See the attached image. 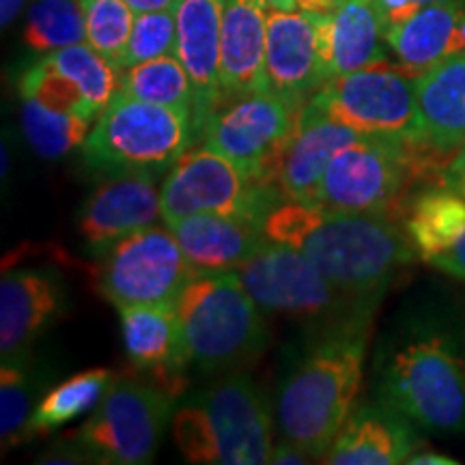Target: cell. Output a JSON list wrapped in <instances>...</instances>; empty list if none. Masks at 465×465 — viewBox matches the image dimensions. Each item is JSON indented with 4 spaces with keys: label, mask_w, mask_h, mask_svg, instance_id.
Listing matches in <instances>:
<instances>
[{
    "label": "cell",
    "mask_w": 465,
    "mask_h": 465,
    "mask_svg": "<svg viewBox=\"0 0 465 465\" xmlns=\"http://www.w3.org/2000/svg\"><path fill=\"white\" fill-rule=\"evenodd\" d=\"M377 3H380L386 28L391 31L392 26H397L401 22H405L407 17L414 15L418 9L438 3V0H377Z\"/></svg>",
    "instance_id": "cell-37"
},
{
    "label": "cell",
    "mask_w": 465,
    "mask_h": 465,
    "mask_svg": "<svg viewBox=\"0 0 465 465\" xmlns=\"http://www.w3.org/2000/svg\"><path fill=\"white\" fill-rule=\"evenodd\" d=\"M158 174H110L93 190L78 213V229L93 252H104L121 237L155 224L162 216Z\"/></svg>",
    "instance_id": "cell-16"
},
{
    "label": "cell",
    "mask_w": 465,
    "mask_h": 465,
    "mask_svg": "<svg viewBox=\"0 0 465 465\" xmlns=\"http://www.w3.org/2000/svg\"><path fill=\"white\" fill-rule=\"evenodd\" d=\"M438 183L465 199V144L446 158L438 173Z\"/></svg>",
    "instance_id": "cell-36"
},
{
    "label": "cell",
    "mask_w": 465,
    "mask_h": 465,
    "mask_svg": "<svg viewBox=\"0 0 465 465\" xmlns=\"http://www.w3.org/2000/svg\"><path fill=\"white\" fill-rule=\"evenodd\" d=\"M272 9L281 11H298V0H265Z\"/></svg>",
    "instance_id": "cell-44"
},
{
    "label": "cell",
    "mask_w": 465,
    "mask_h": 465,
    "mask_svg": "<svg viewBox=\"0 0 465 465\" xmlns=\"http://www.w3.org/2000/svg\"><path fill=\"white\" fill-rule=\"evenodd\" d=\"M438 270L446 272V274L459 278V281H465V232L459 237L455 246H452L449 252H444L431 263Z\"/></svg>",
    "instance_id": "cell-39"
},
{
    "label": "cell",
    "mask_w": 465,
    "mask_h": 465,
    "mask_svg": "<svg viewBox=\"0 0 465 465\" xmlns=\"http://www.w3.org/2000/svg\"><path fill=\"white\" fill-rule=\"evenodd\" d=\"M388 28L377 0H345L325 15L323 48L328 78L388 61Z\"/></svg>",
    "instance_id": "cell-25"
},
{
    "label": "cell",
    "mask_w": 465,
    "mask_h": 465,
    "mask_svg": "<svg viewBox=\"0 0 465 465\" xmlns=\"http://www.w3.org/2000/svg\"><path fill=\"white\" fill-rule=\"evenodd\" d=\"M35 381L28 358L3 362L0 371V435L5 449L26 441V424L33 414Z\"/></svg>",
    "instance_id": "cell-32"
},
{
    "label": "cell",
    "mask_w": 465,
    "mask_h": 465,
    "mask_svg": "<svg viewBox=\"0 0 465 465\" xmlns=\"http://www.w3.org/2000/svg\"><path fill=\"white\" fill-rule=\"evenodd\" d=\"M116 91L136 100L174 108L188 116L194 113V91L188 72L174 54L121 69Z\"/></svg>",
    "instance_id": "cell-28"
},
{
    "label": "cell",
    "mask_w": 465,
    "mask_h": 465,
    "mask_svg": "<svg viewBox=\"0 0 465 465\" xmlns=\"http://www.w3.org/2000/svg\"><path fill=\"white\" fill-rule=\"evenodd\" d=\"M95 121L80 114L61 113L33 97H22V127L35 153L56 160L75 147H83Z\"/></svg>",
    "instance_id": "cell-29"
},
{
    "label": "cell",
    "mask_w": 465,
    "mask_h": 465,
    "mask_svg": "<svg viewBox=\"0 0 465 465\" xmlns=\"http://www.w3.org/2000/svg\"><path fill=\"white\" fill-rule=\"evenodd\" d=\"M52 67L72 78L97 113L106 108L119 86V72L91 44H74L45 56Z\"/></svg>",
    "instance_id": "cell-31"
},
{
    "label": "cell",
    "mask_w": 465,
    "mask_h": 465,
    "mask_svg": "<svg viewBox=\"0 0 465 465\" xmlns=\"http://www.w3.org/2000/svg\"><path fill=\"white\" fill-rule=\"evenodd\" d=\"M113 381L114 377L108 369H89L58 383L33 410L25 440L28 441L39 435H48L65 422H72L74 418L97 407Z\"/></svg>",
    "instance_id": "cell-27"
},
{
    "label": "cell",
    "mask_w": 465,
    "mask_h": 465,
    "mask_svg": "<svg viewBox=\"0 0 465 465\" xmlns=\"http://www.w3.org/2000/svg\"><path fill=\"white\" fill-rule=\"evenodd\" d=\"M224 0H179L177 45L174 56L182 61L194 91L192 127L196 141L220 106V44H223Z\"/></svg>",
    "instance_id": "cell-15"
},
{
    "label": "cell",
    "mask_w": 465,
    "mask_h": 465,
    "mask_svg": "<svg viewBox=\"0 0 465 465\" xmlns=\"http://www.w3.org/2000/svg\"><path fill=\"white\" fill-rule=\"evenodd\" d=\"M174 308L190 364L205 375L240 373L265 351V315L237 272L194 274Z\"/></svg>",
    "instance_id": "cell-4"
},
{
    "label": "cell",
    "mask_w": 465,
    "mask_h": 465,
    "mask_svg": "<svg viewBox=\"0 0 465 465\" xmlns=\"http://www.w3.org/2000/svg\"><path fill=\"white\" fill-rule=\"evenodd\" d=\"M173 405L174 394L155 381H113L89 420L69 438L97 463H151L173 416Z\"/></svg>",
    "instance_id": "cell-10"
},
{
    "label": "cell",
    "mask_w": 465,
    "mask_h": 465,
    "mask_svg": "<svg viewBox=\"0 0 465 465\" xmlns=\"http://www.w3.org/2000/svg\"><path fill=\"white\" fill-rule=\"evenodd\" d=\"M336 3H339V5H341V3H345V0H336Z\"/></svg>",
    "instance_id": "cell-45"
},
{
    "label": "cell",
    "mask_w": 465,
    "mask_h": 465,
    "mask_svg": "<svg viewBox=\"0 0 465 465\" xmlns=\"http://www.w3.org/2000/svg\"><path fill=\"white\" fill-rule=\"evenodd\" d=\"M311 104L364 136L420 141L416 75L388 61L336 75Z\"/></svg>",
    "instance_id": "cell-11"
},
{
    "label": "cell",
    "mask_w": 465,
    "mask_h": 465,
    "mask_svg": "<svg viewBox=\"0 0 465 465\" xmlns=\"http://www.w3.org/2000/svg\"><path fill=\"white\" fill-rule=\"evenodd\" d=\"M134 14H151V11H166L177 7L179 0H125Z\"/></svg>",
    "instance_id": "cell-41"
},
{
    "label": "cell",
    "mask_w": 465,
    "mask_h": 465,
    "mask_svg": "<svg viewBox=\"0 0 465 465\" xmlns=\"http://www.w3.org/2000/svg\"><path fill=\"white\" fill-rule=\"evenodd\" d=\"M25 39L37 52H54L86 42L80 0H35L26 14Z\"/></svg>",
    "instance_id": "cell-30"
},
{
    "label": "cell",
    "mask_w": 465,
    "mask_h": 465,
    "mask_svg": "<svg viewBox=\"0 0 465 465\" xmlns=\"http://www.w3.org/2000/svg\"><path fill=\"white\" fill-rule=\"evenodd\" d=\"M364 138L308 102L302 108L298 130L278 162L274 183L284 199L315 203L328 164L342 147Z\"/></svg>",
    "instance_id": "cell-17"
},
{
    "label": "cell",
    "mask_w": 465,
    "mask_h": 465,
    "mask_svg": "<svg viewBox=\"0 0 465 465\" xmlns=\"http://www.w3.org/2000/svg\"><path fill=\"white\" fill-rule=\"evenodd\" d=\"M377 397L433 433L465 431V322L418 315L377 356Z\"/></svg>",
    "instance_id": "cell-2"
},
{
    "label": "cell",
    "mask_w": 465,
    "mask_h": 465,
    "mask_svg": "<svg viewBox=\"0 0 465 465\" xmlns=\"http://www.w3.org/2000/svg\"><path fill=\"white\" fill-rule=\"evenodd\" d=\"M80 5L86 20V44L116 69L130 42L136 14L125 0H80Z\"/></svg>",
    "instance_id": "cell-33"
},
{
    "label": "cell",
    "mask_w": 465,
    "mask_h": 465,
    "mask_svg": "<svg viewBox=\"0 0 465 465\" xmlns=\"http://www.w3.org/2000/svg\"><path fill=\"white\" fill-rule=\"evenodd\" d=\"M63 284L52 272L11 270L0 281V353L3 362L28 358L33 342L61 315Z\"/></svg>",
    "instance_id": "cell-19"
},
{
    "label": "cell",
    "mask_w": 465,
    "mask_h": 465,
    "mask_svg": "<svg viewBox=\"0 0 465 465\" xmlns=\"http://www.w3.org/2000/svg\"><path fill=\"white\" fill-rule=\"evenodd\" d=\"M267 240L300 250L342 293L380 304L416 248L397 218L284 199L267 213Z\"/></svg>",
    "instance_id": "cell-1"
},
{
    "label": "cell",
    "mask_w": 465,
    "mask_h": 465,
    "mask_svg": "<svg viewBox=\"0 0 465 465\" xmlns=\"http://www.w3.org/2000/svg\"><path fill=\"white\" fill-rule=\"evenodd\" d=\"M371 322L373 317H358L322 330L278 392L276 422L282 440L315 461L328 455L358 407Z\"/></svg>",
    "instance_id": "cell-3"
},
{
    "label": "cell",
    "mask_w": 465,
    "mask_h": 465,
    "mask_svg": "<svg viewBox=\"0 0 465 465\" xmlns=\"http://www.w3.org/2000/svg\"><path fill=\"white\" fill-rule=\"evenodd\" d=\"M446 158L420 141L364 136L334 155L315 203L341 212L394 218L411 182L424 177L429 168L440 173Z\"/></svg>",
    "instance_id": "cell-7"
},
{
    "label": "cell",
    "mask_w": 465,
    "mask_h": 465,
    "mask_svg": "<svg viewBox=\"0 0 465 465\" xmlns=\"http://www.w3.org/2000/svg\"><path fill=\"white\" fill-rule=\"evenodd\" d=\"M261 311L312 325L317 332L349 319L373 317L375 302L342 293L300 250L267 240L237 267Z\"/></svg>",
    "instance_id": "cell-8"
},
{
    "label": "cell",
    "mask_w": 465,
    "mask_h": 465,
    "mask_svg": "<svg viewBox=\"0 0 465 465\" xmlns=\"http://www.w3.org/2000/svg\"><path fill=\"white\" fill-rule=\"evenodd\" d=\"M302 108L274 91L237 97L213 113L201 141L254 182L276 185L278 162L298 130Z\"/></svg>",
    "instance_id": "cell-13"
},
{
    "label": "cell",
    "mask_w": 465,
    "mask_h": 465,
    "mask_svg": "<svg viewBox=\"0 0 465 465\" xmlns=\"http://www.w3.org/2000/svg\"><path fill=\"white\" fill-rule=\"evenodd\" d=\"M416 427V422L383 399L364 401L353 410L322 461L332 465L407 463L422 446Z\"/></svg>",
    "instance_id": "cell-18"
},
{
    "label": "cell",
    "mask_w": 465,
    "mask_h": 465,
    "mask_svg": "<svg viewBox=\"0 0 465 465\" xmlns=\"http://www.w3.org/2000/svg\"><path fill=\"white\" fill-rule=\"evenodd\" d=\"M267 14L270 5L265 0H224L220 106L237 97L270 91L265 67Z\"/></svg>",
    "instance_id": "cell-20"
},
{
    "label": "cell",
    "mask_w": 465,
    "mask_h": 465,
    "mask_svg": "<svg viewBox=\"0 0 465 465\" xmlns=\"http://www.w3.org/2000/svg\"><path fill=\"white\" fill-rule=\"evenodd\" d=\"M160 196L166 224L194 213H218L265 224L267 213L284 201L276 185L254 182L207 144H192L185 151L166 173Z\"/></svg>",
    "instance_id": "cell-9"
},
{
    "label": "cell",
    "mask_w": 465,
    "mask_h": 465,
    "mask_svg": "<svg viewBox=\"0 0 465 465\" xmlns=\"http://www.w3.org/2000/svg\"><path fill=\"white\" fill-rule=\"evenodd\" d=\"M20 93L22 97H33V100L42 102L44 106L61 110V113L80 114L91 121H97V116H100V113L84 97V93L80 91V86L65 74L52 67L45 58L25 74L20 83Z\"/></svg>",
    "instance_id": "cell-34"
},
{
    "label": "cell",
    "mask_w": 465,
    "mask_h": 465,
    "mask_svg": "<svg viewBox=\"0 0 465 465\" xmlns=\"http://www.w3.org/2000/svg\"><path fill=\"white\" fill-rule=\"evenodd\" d=\"M407 463L410 465H427V463H435V465H455L457 459H450L446 455H441V452H435V450H422L418 449L414 455L407 459Z\"/></svg>",
    "instance_id": "cell-42"
},
{
    "label": "cell",
    "mask_w": 465,
    "mask_h": 465,
    "mask_svg": "<svg viewBox=\"0 0 465 465\" xmlns=\"http://www.w3.org/2000/svg\"><path fill=\"white\" fill-rule=\"evenodd\" d=\"M177 45V17L174 9L151 11V14H138L134 20L130 42L121 56L116 72L138 65V63L153 61L160 56L174 54Z\"/></svg>",
    "instance_id": "cell-35"
},
{
    "label": "cell",
    "mask_w": 465,
    "mask_h": 465,
    "mask_svg": "<svg viewBox=\"0 0 465 465\" xmlns=\"http://www.w3.org/2000/svg\"><path fill=\"white\" fill-rule=\"evenodd\" d=\"M315 461L308 452H304L302 449H298L295 444H291V441L282 440L281 444H276L274 449H272V455H270V463H293V465H304V463H311Z\"/></svg>",
    "instance_id": "cell-40"
},
{
    "label": "cell",
    "mask_w": 465,
    "mask_h": 465,
    "mask_svg": "<svg viewBox=\"0 0 465 465\" xmlns=\"http://www.w3.org/2000/svg\"><path fill=\"white\" fill-rule=\"evenodd\" d=\"M39 461L44 463H91L93 457L86 452L78 441L69 438L63 444H56L54 449L44 452Z\"/></svg>",
    "instance_id": "cell-38"
},
{
    "label": "cell",
    "mask_w": 465,
    "mask_h": 465,
    "mask_svg": "<svg viewBox=\"0 0 465 465\" xmlns=\"http://www.w3.org/2000/svg\"><path fill=\"white\" fill-rule=\"evenodd\" d=\"M388 45L401 67L420 75L452 54L465 52V0H438L388 31Z\"/></svg>",
    "instance_id": "cell-24"
},
{
    "label": "cell",
    "mask_w": 465,
    "mask_h": 465,
    "mask_svg": "<svg viewBox=\"0 0 465 465\" xmlns=\"http://www.w3.org/2000/svg\"><path fill=\"white\" fill-rule=\"evenodd\" d=\"M405 231L418 257L431 265L465 232V199L440 183L427 185L407 203Z\"/></svg>",
    "instance_id": "cell-26"
},
{
    "label": "cell",
    "mask_w": 465,
    "mask_h": 465,
    "mask_svg": "<svg viewBox=\"0 0 465 465\" xmlns=\"http://www.w3.org/2000/svg\"><path fill=\"white\" fill-rule=\"evenodd\" d=\"M196 143L192 116L116 91L83 144L93 171L166 174Z\"/></svg>",
    "instance_id": "cell-6"
},
{
    "label": "cell",
    "mask_w": 465,
    "mask_h": 465,
    "mask_svg": "<svg viewBox=\"0 0 465 465\" xmlns=\"http://www.w3.org/2000/svg\"><path fill=\"white\" fill-rule=\"evenodd\" d=\"M173 438L185 461L205 465L270 463L272 414L257 383L229 373L173 416Z\"/></svg>",
    "instance_id": "cell-5"
},
{
    "label": "cell",
    "mask_w": 465,
    "mask_h": 465,
    "mask_svg": "<svg viewBox=\"0 0 465 465\" xmlns=\"http://www.w3.org/2000/svg\"><path fill=\"white\" fill-rule=\"evenodd\" d=\"M168 229L199 274L235 272L267 242L261 223L218 213H194L173 220Z\"/></svg>",
    "instance_id": "cell-22"
},
{
    "label": "cell",
    "mask_w": 465,
    "mask_h": 465,
    "mask_svg": "<svg viewBox=\"0 0 465 465\" xmlns=\"http://www.w3.org/2000/svg\"><path fill=\"white\" fill-rule=\"evenodd\" d=\"M420 141L450 155L465 144V52L416 75Z\"/></svg>",
    "instance_id": "cell-23"
},
{
    "label": "cell",
    "mask_w": 465,
    "mask_h": 465,
    "mask_svg": "<svg viewBox=\"0 0 465 465\" xmlns=\"http://www.w3.org/2000/svg\"><path fill=\"white\" fill-rule=\"evenodd\" d=\"M325 15L272 9L267 14V80L270 91L306 106L328 83L323 48Z\"/></svg>",
    "instance_id": "cell-14"
},
{
    "label": "cell",
    "mask_w": 465,
    "mask_h": 465,
    "mask_svg": "<svg viewBox=\"0 0 465 465\" xmlns=\"http://www.w3.org/2000/svg\"><path fill=\"white\" fill-rule=\"evenodd\" d=\"M194 267L171 229L151 224L100 252L95 284L116 308L174 304Z\"/></svg>",
    "instance_id": "cell-12"
},
{
    "label": "cell",
    "mask_w": 465,
    "mask_h": 465,
    "mask_svg": "<svg viewBox=\"0 0 465 465\" xmlns=\"http://www.w3.org/2000/svg\"><path fill=\"white\" fill-rule=\"evenodd\" d=\"M127 358L158 386L177 397L190 364L174 304L119 308Z\"/></svg>",
    "instance_id": "cell-21"
},
{
    "label": "cell",
    "mask_w": 465,
    "mask_h": 465,
    "mask_svg": "<svg viewBox=\"0 0 465 465\" xmlns=\"http://www.w3.org/2000/svg\"><path fill=\"white\" fill-rule=\"evenodd\" d=\"M25 5L26 0H0V25H3V28L14 25L15 17L25 9Z\"/></svg>",
    "instance_id": "cell-43"
}]
</instances>
